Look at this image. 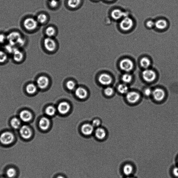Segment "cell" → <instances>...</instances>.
<instances>
[{"label": "cell", "instance_id": "obj_1", "mask_svg": "<svg viewBox=\"0 0 178 178\" xmlns=\"http://www.w3.org/2000/svg\"><path fill=\"white\" fill-rule=\"evenodd\" d=\"M7 41L11 45L16 47L22 46L25 43V40L21 34L17 31L11 32L7 35Z\"/></svg>", "mask_w": 178, "mask_h": 178}, {"label": "cell", "instance_id": "obj_2", "mask_svg": "<svg viewBox=\"0 0 178 178\" xmlns=\"http://www.w3.org/2000/svg\"><path fill=\"white\" fill-rule=\"evenodd\" d=\"M23 27L26 30L32 31L36 30L39 23L36 19L32 17H28L23 21Z\"/></svg>", "mask_w": 178, "mask_h": 178}, {"label": "cell", "instance_id": "obj_3", "mask_svg": "<svg viewBox=\"0 0 178 178\" xmlns=\"http://www.w3.org/2000/svg\"><path fill=\"white\" fill-rule=\"evenodd\" d=\"M14 139L13 134L10 132L2 133L0 136V142L4 145H8L12 143Z\"/></svg>", "mask_w": 178, "mask_h": 178}, {"label": "cell", "instance_id": "obj_4", "mask_svg": "<svg viewBox=\"0 0 178 178\" xmlns=\"http://www.w3.org/2000/svg\"><path fill=\"white\" fill-rule=\"evenodd\" d=\"M142 75L144 80L149 83L153 82L156 78L155 72L151 69H146L143 72Z\"/></svg>", "mask_w": 178, "mask_h": 178}, {"label": "cell", "instance_id": "obj_5", "mask_svg": "<svg viewBox=\"0 0 178 178\" xmlns=\"http://www.w3.org/2000/svg\"><path fill=\"white\" fill-rule=\"evenodd\" d=\"M43 45L45 49L49 52H53L57 47L56 43L52 38L47 37L43 40Z\"/></svg>", "mask_w": 178, "mask_h": 178}, {"label": "cell", "instance_id": "obj_6", "mask_svg": "<svg viewBox=\"0 0 178 178\" xmlns=\"http://www.w3.org/2000/svg\"><path fill=\"white\" fill-rule=\"evenodd\" d=\"M120 66L122 71L128 72L132 71L134 67V64L132 61L128 59L122 60L120 63Z\"/></svg>", "mask_w": 178, "mask_h": 178}, {"label": "cell", "instance_id": "obj_7", "mask_svg": "<svg viewBox=\"0 0 178 178\" xmlns=\"http://www.w3.org/2000/svg\"><path fill=\"white\" fill-rule=\"evenodd\" d=\"M133 22L132 19L128 16L124 17L120 23V27L122 30L128 31L133 27Z\"/></svg>", "mask_w": 178, "mask_h": 178}, {"label": "cell", "instance_id": "obj_8", "mask_svg": "<svg viewBox=\"0 0 178 178\" xmlns=\"http://www.w3.org/2000/svg\"><path fill=\"white\" fill-rule=\"evenodd\" d=\"M126 94L127 100L130 103H137L140 98L139 93L136 92H128Z\"/></svg>", "mask_w": 178, "mask_h": 178}, {"label": "cell", "instance_id": "obj_9", "mask_svg": "<svg viewBox=\"0 0 178 178\" xmlns=\"http://www.w3.org/2000/svg\"><path fill=\"white\" fill-rule=\"evenodd\" d=\"M98 80L102 85L107 86L112 83V79L110 75L107 74H103L99 76Z\"/></svg>", "mask_w": 178, "mask_h": 178}, {"label": "cell", "instance_id": "obj_10", "mask_svg": "<svg viewBox=\"0 0 178 178\" xmlns=\"http://www.w3.org/2000/svg\"><path fill=\"white\" fill-rule=\"evenodd\" d=\"M13 59L17 63L21 62L24 59L25 55L23 52L19 48H17L12 54Z\"/></svg>", "mask_w": 178, "mask_h": 178}, {"label": "cell", "instance_id": "obj_11", "mask_svg": "<svg viewBox=\"0 0 178 178\" xmlns=\"http://www.w3.org/2000/svg\"><path fill=\"white\" fill-rule=\"evenodd\" d=\"M152 95L155 100L157 101L162 100L165 97V92L162 89L157 88L153 91Z\"/></svg>", "mask_w": 178, "mask_h": 178}, {"label": "cell", "instance_id": "obj_12", "mask_svg": "<svg viewBox=\"0 0 178 178\" xmlns=\"http://www.w3.org/2000/svg\"><path fill=\"white\" fill-rule=\"evenodd\" d=\"M20 133L22 138L25 139H30L32 136L30 128L27 125H24L20 128Z\"/></svg>", "mask_w": 178, "mask_h": 178}, {"label": "cell", "instance_id": "obj_13", "mask_svg": "<svg viewBox=\"0 0 178 178\" xmlns=\"http://www.w3.org/2000/svg\"><path fill=\"white\" fill-rule=\"evenodd\" d=\"M70 109H71V106L70 104L66 102H63L60 103L58 105L57 107L58 112L62 115H65L68 113Z\"/></svg>", "mask_w": 178, "mask_h": 178}, {"label": "cell", "instance_id": "obj_14", "mask_svg": "<svg viewBox=\"0 0 178 178\" xmlns=\"http://www.w3.org/2000/svg\"><path fill=\"white\" fill-rule=\"evenodd\" d=\"M49 80L48 77L42 76L38 78L37 81V86L40 89H45L49 84Z\"/></svg>", "mask_w": 178, "mask_h": 178}, {"label": "cell", "instance_id": "obj_15", "mask_svg": "<svg viewBox=\"0 0 178 178\" xmlns=\"http://www.w3.org/2000/svg\"><path fill=\"white\" fill-rule=\"evenodd\" d=\"M94 127L92 124H84L82 126L81 131L83 135L89 136L92 134L94 131Z\"/></svg>", "mask_w": 178, "mask_h": 178}, {"label": "cell", "instance_id": "obj_16", "mask_svg": "<svg viewBox=\"0 0 178 178\" xmlns=\"http://www.w3.org/2000/svg\"><path fill=\"white\" fill-rule=\"evenodd\" d=\"M122 170L125 176H130L134 173V167L132 164L127 163L124 165L122 167Z\"/></svg>", "mask_w": 178, "mask_h": 178}, {"label": "cell", "instance_id": "obj_17", "mask_svg": "<svg viewBox=\"0 0 178 178\" xmlns=\"http://www.w3.org/2000/svg\"><path fill=\"white\" fill-rule=\"evenodd\" d=\"M20 117L22 121L28 122L30 121L32 119V114L27 110H23L20 113Z\"/></svg>", "mask_w": 178, "mask_h": 178}, {"label": "cell", "instance_id": "obj_18", "mask_svg": "<svg viewBox=\"0 0 178 178\" xmlns=\"http://www.w3.org/2000/svg\"><path fill=\"white\" fill-rule=\"evenodd\" d=\"M112 18L115 20H118L122 17L127 16V14L125 12H124L121 10L116 9L113 10L111 13Z\"/></svg>", "mask_w": 178, "mask_h": 178}, {"label": "cell", "instance_id": "obj_19", "mask_svg": "<svg viewBox=\"0 0 178 178\" xmlns=\"http://www.w3.org/2000/svg\"><path fill=\"white\" fill-rule=\"evenodd\" d=\"M50 125V121L48 118L43 117L40 119L39 122V126L40 129L45 130L48 129Z\"/></svg>", "mask_w": 178, "mask_h": 178}, {"label": "cell", "instance_id": "obj_20", "mask_svg": "<svg viewBox=\"0 0 178 178\" xmlns=\"http://www.w3.org/2000/svg\"><path fill=\"white\" fill-rule=\"evenodd\" d=\"M75 94L78 98L84 99L87 97V92L85 89L80 87L76 89Z\"/></svg>", "mask_w": 178, "mask_h": 178}, {"label": "cell", "instance_id": "obj_21", "mask_svg": "<svg viewBox=\"0 0 178 178\" xmlns=\"http://www.w3.org/2000/svg\"><path fill=\"white\" fill-rule=\"evenodd\" d=\"M95 136L98 139H103L106 136V132L103 128H98L95 131Z\"/></svg>", "mask_w": 178, "mask_h": 178}, {"label": "cell", "instance_id": "obj_22", "mask_svg": "<svg viewBox=\"0 0 178 178\" xmlns=\"http://www.w3.org/2000/svg\"><path fill=\"white\" fill-rule=\"evenodd\" d=\"M167 25V23L165 20H157L155 23L156 27L159 30H163L165 29Z\"/></svg>", "mask_w": 178, "mask_h": 178}, {"label": "cell", "instance_id": "obj_23", "mask_svg": "<svg viewBox=\"0 0 178 178\" xmlns=\"http://www.w3.org/2000/svg\"><path fill=\"white\" fill-rule=\"evenodd\" d=\"M118 91L122 94H125L128 92V88L125 84H119L118 86Z\"/></svg>", "mask_w": 178, "mask_h": 178}, {"label": "cell", "instance_id": "obj_24", "mask_svg": "<svg viewBox=\"0 0 178 178\" xmlns=\"http://www.w3.org/2000/svg\"><path fill=\"white\" fill-rule=\"evenodd\" d=\"M45 34L48 37L52 38L56 34V30L53 27L49 26L46 29Z\"/></svg>", "mask_w": 178, "mask_h": 178}, {"label": "cell", "instance_id": "obj_25", "mask_svg": "<svg viewBox=\"0 0 178 178\" xmlns=\"http://www.w3.org/2000/svg\"><path fill=\"white\" fill-rule=\"evenodd\" d=\"M36 19L39 24H43L46 22L48 17L45 14L42 13L37 16Z\"/></svg>", "mask_w": 178, "mask_h": 178}, {"label": "cell", "instance_id": "obj_26", "mask_svg": "<svg viewBox=\"0 0 178 178\" xmlns=\"http://www.w3.org/2000/svg\"><path fill=\"white\" fill-rule=\"evenodd\" d=\"M26 91L30 94H33L36 92V86L33 84H30L26 86Z\"/></svg>", "mask_w": 178, "mask_h": 178}, {"label": "cell", "instance_id": "obj_27", "mask_svg": "<svg viewBox=\"0 0 178 178\" xmlns=\"http://www.w3.org/2000/svg\"><path fill=\"white\" fill-rule=\"evenodd\" d=\"M150 61L148 58L144 57L140 61L141 66L143 68L147 69L150 65Z\"/></svg>", "mask_w": 178, "mask_h": 178}, {"label": "cell", "instance_id": "obj_28", "mask_svg": "<svg viewBox=\"0 0 178 178\" xmlns=\"http://www.w3.org/2000/svg\"><path fill=\"white\" fill-rule=\"evenodd\" d=\"M8 59V54L4 51L0 50V63L6 62Z\"/></svg>", "mask_w": 178, "mask_h": 178}, {"label": "cell", "instance_id": "obj_29", "mask_svg": "<svg viewBox=\"0 0 178 178\" xmlns=\"http://www.w3.org/2000/svg\"><path fill=\"white\" fill-rule=\"evenodd\" d=\"M11 124L14 129H17L20 127L21 125V122L18 119L14 118L11 120Z\"/></svg>", "mask_w": 178, "mask_h": 178}, {"label": "cell", "instance_id": "obj_30", "mask_svg": "<svg viewBox=\"0 0 178 178\" xmlns=\"http://www.w3.org/2000/svg\"><path fill=\"white\" fill-rule=\"evenodd\" d=\"M56 110L55 108L52 106H49L46 108L45 113L47 115L49 116H52L56 113Z\"/></svg>", "mask_w": 178, "mask_h": 178}, {"label": "cell", "instance_id": "obj_31", "mask_svg": "<svg viewBox=\"0 0 178 178\" xmlns=\"http://www.w3.org/2000/svg\"><path fill=\"white\" fill-rule=\"evenodd\" d=\"M81 0H68V6L72 8H75L80 5Z\"/></svg>", "mask_w": 178, "mask_h": 178}, {"label": "cell", "instance_id": "obj_32", "mask_svg": "<svg viewBox=\"0 0 178 178\" xmlns=\"http://www.w3.org/2000/svg\"><path fill=\"white\" fill-rule=\"evenodd\" d=\"M121 79L125 83H129L132 80V75L129 74H125L122 76Z\"/></svg>", "mask_w": 178, "mask_h": 178}, {"label": "cell", "instance_id": "obj_33", "mask_svg": "<svg viewBox=\"0 0 178 178\" xmlns=\"http://www.w3.org/2000/svg\"><path fill=\"white\" fill-rule=\"evenodd\" d=\"M6 174L8 178H13L16 176V171L14 168H10L7 170Z\"/></svg>", "mask_w": 178, "mask_h": 178}, {"label": "cell", "instance_id": "obj_34", "mask_svg": "<svg viewBox=\"0 0 178 178\" xmlns=\"http://www.w3.org/2000/svg\"><path fill=\"white\" fill-rule=\"evenodd\" d=\"M66 86L68 89L71 90H74L75 89V84L74 82L72 80H70L67 82Z\"/></svg>", "mask_w": 178, "mask_h": 178}, {"label": "cell", "instance_id": "obj_35", "mask_svg": "<svg viewBox=\"0 0 178 178\" xmlns=\"http://www.w3.org/2000/svg\"><path fill=\"white\" fill-rule=\"evenodd\" d=\"M113 92L114 90L111 87H107L104 90L105 94L108 97L112 95Z\"/></svg>", "mask_w": 178, "mask_h": 178}, {"label": "cell", "instance_id": "obj_36", "mask_svg": "<svg viewBox=\"0 0 178 178\" xmlns=\"http://www.w3.org/2000/svg\"><path fill=\"white\" fill-rule=\"evenodd\" d=\"M7 41V36L4 34L0 33V44H3Z\"/></svg>", "mask_w": 178, "mask_h": 178}, {"label": "cell", "instance_id": "obj_37", "mask_svg": "<svg viewBox=\"0 0 178 178\" xmlns=\"http://www.w3.org/2000/svg\"><path fill=\"white\" fill-rule=\"evenodd\" d=\"M58 2L57 0H51L49 2V5L52 7H57Z\"/></svg>", "mask_w": 178, "mask_h": 178}, {"label": "cell", "instance_id": "obj_38", "mask_svg": "<svg viewBox=\"0 0 178 178\" xmlns=\"http://www.w3.org/2000/svg\"><path fill=\"white\" fill-rule=\"evenodd\" d=\"M100 124L101 122L100 121L97 119L94 120L92 122V125L94 127H98L100 126Z\"/></svg>", "mask_w": 178, "mask_h": 178}, {"label": "cell", "instance_id": "obj_39", "mask_svg": "<svg viewBox=\"0 0 178 178\" xmlns=\"http://www.w3.org/2000/svg\"><path fill=\"white\" fill-rule=\"evenodd\" d=\"M144 93L145 96L149 97V96L152 94L153 91L150 88H147L144 90Z\"/></svg>", "mask_w": 178, "mask_h": 178}, {"label": "cell", "instance_id": "obj_40", "mask_svg": "<svg viewBox=\"0 0 178 178\" xmlns=\"http://www.w3.org/2000/svg\"><path fill=\"white\" fill-rule=\"evenodd\" d=\"M172 174L176 178H178V167H174L172 170Z\"/></svg>", "mask_w": 178, "mask_h": 178}, {"label": "cell", "instance_id": "obj_41", "mask_svg": "<svg viewBox=\"0 0 178 178\" xmlns=\"http://www.w3.org/2000/svg\"><path fill=\"white\" fill-rule=\"evenodd\" d=\"M154 25H155V23L151 20L148 21L147 23V25L148 28H152Z\"/></svg>", "mask_w": 178, "mask_h": 178}, {"label": "cell", "instance_id": "obj_42", "mask_svg": "<svg viewBox=\"0 0 178 178\" xmlns=\"http://www.w3.org/2000/svg\"><path fill=\"white\" fill-rule=\"evenodd\" d=\"M55 178H66L65 176H62V175H58V176H57Z\"/></svg>", "mask_w": 178, "mask_h": 178}, {"label": "cell", "instance_id": "obj_43", "mask_svg": "<svg viewBox=\"0 0 178 178\" xmlns=\"http://www.w3.org/2000/svg\"><path fill=\"white\" fill-rule=\"evenodd\" d=\"M135 178L130 176H127L126 178Z\"/></svg>", "mask_w": 178, "mask_h": 178}, {"label": "cell", "instance_id": "obj_44", "mask_svg": "<svg viewBox=\"0 0 178 178\" xmlns=\"http://www.w3.org/2000/svg\"><path fill=\"white\" fill-rule=\"evenodd\" d=\"M106 1H113V0H106Z\"/></svg>", "mask_w": 178, "mask_h": 178}, {"label": "cell", "instance_id": "obj_45", "mask_svg": "<svg viewBox=\"0 0 178 178\" xmlns=\"http://www.w3.org/2000/svg\"><path fill=\"white\" fill-rule=\"evenodd\" d=\"M0 45H1V44H0ZM0 48H1V46H0Z\"/></svg>", "mask_w": 178, "mask_h": 178}, {"label": "cell", "instance_id": "obj_46", "mask_svg": "<svg viewBox=\"0 0 178 178\" xmlns=\"http://www.w3.org/2000/svg\"></svg>", "mask_w": 178, "mask_h": 178}, {"label": "cell", "instance_id": "obj_47", "mask_svg": "<svg viewBox=\"0 0 178 178\" xmlns=\"http://www.w3.org/2000/svg\"></svg>", "mask_w": 178, "mask_h": 178}]
</instances>
